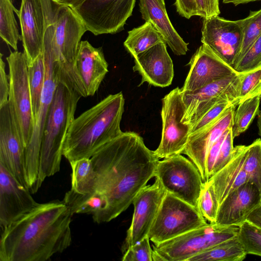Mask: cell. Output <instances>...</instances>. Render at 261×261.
Listing matches in <instances>:
<instances>
[{"instance_id": "obj_13", "label": "cell", "mask_w": 261, "mask_h": 261, "mask_svg": "<svg viewBox=\"0 0 261 261\" xmlns=\"http://www.w3.org/2000/svg\"><path fill=\"white\" fill-rule=\"evenodd\" d=\"M201 34L202 43L233 67L243 42L241 19L230 20L219 16L203 18Z\"/></svg>"}, {"instance_id": "obj_1", "label": "cell", "mask_w": 261, "mask_h": 261, "mask_svg": "<svg viewBox=\"0 0 261 261\" xmlns=\"http://www.w3.org/2000/svg\"><path fill=\"white\" fill-rule=\"evenodd\" d=\"M96 174L95 191L107 206L95 222H108L125 211L153 177L159 158L133 132L122 134L91 157Z\"/></svg>"}, {"instance_id": "obj_15", "label": "cell", "mask_w": 261, "mask_h": 261, "mask_svg": "<svg viewBox=\"0 0 261 261\" xmlns=\"http://www.w3.org/2000/svg\"><path fill=\"white\" fill-rule=\"evenodd\" d=\"M239 73L211 83L195 91L181 92L185 107L182 122L191 126L219 102L227 99H239Z\"/></svg>"}, {"instance_id": "obj_20", "label": "cell", "mask_w": 261, "mask_h": 261, "mask_svg": "<svg viewBox=\"0 0 261 261\" xmlns=\"http://www.w3.org/2000/svg\"><path fill=\"white\" fill-rule=\"evenodd\" d=\"M166 45L165 41L159 42L134 58L133 70L142 77L139 85L147 82L163 88L171 84L174 77L173 64Z\"/></svg>"}, {"instance_id": "obj_22", "label": "cell", "mask_w": 261, "mask_h": 261, "mask_svg": "<svg viewBox=\"0 0 261 261\" xmlns=\"http://www.w3.org/2000/svg\"><path fill=\"white\" fill-rule=\"evenodd\" d=\"M238 105L231 106L218 120L202 131L190 135L182 152L186 154L199 171L203 182L206 181V160L214 143L228 129L231 128L235 110Z\"/></svg>"}, {"instance_id": "obj_40", "label": "cell", "mask_w": 261, "mask_h": 261, "mask_svg": "<svg viewBox=\"0 0 261 261\" xmlns=\"http://www.w3.org/2000/svg\"><path fill=\"white\" fill-rule=\"evenodd\" d=\"M123 261H153V249L146 236L139 242L129 247L123 253Z\"/></svg>"}, {"instance_id": "obj_34", "label": "cell", "mask_w": 261, "mask_h": 261, "mask_svg": "<svg viewBox=\"0 0 261 261\" xmlns=\"http://www.w3.org/2000/svg\"><path fill=\"white\" fill-rule=\"evenodd\" d=\"M244 168L249 181L255 185L261 195V138L248 145Z\"/></svg>"}, {"instance_id": "obj_28", "label": "cell", "mask_w": 261, "mask_h": 261, "mask_svg": "<svg viewBox=\"0 0 261 261\" xmlns=\"http://www.w3.org/2000/svg\"><path fill=\"white\" fill-rule=\"evenodd\" d=\"M162 41L165 40L161 34L151 23L145 22L128 32V36L123 44L126 50L134 58Z\"/></svg>"}, {"instance_id": "obj_38", "label": "cell", "mask_w": 261, "mask_h": 261, "mask_svg": "<svg viewBox=\"0 0 261 261\" xmlns=\"http://www.w3.org/2000/svg\"><path fill=\"white\" fill-rule=\"evenodd\" d=\"M238 238L247 254L261 257V230L246 221L240 226Z\"/></svg>"}, {"instance_id": "obj_27", "label": "cell", "mask_w": 261, "mask_h": 261, "mask_svg": "<svg viewBox=\"0 0 261 261\" xmlns=\"http://www.w3.org/2000/svg\"><path fill=\"white\" fill-rule=\"evenodd\" d=\"M246 255L237 236L195 255L188 261H242Z\"/></svg>"}, {"instance_id": "obj_45", "label": "cell", "mask_w": 261, "mask_h": 261, "mask_svg": "<svg viewBox=\"0 0 261 261\" xmlns=\"http://www.w3.org/2000/svg\"><path fill=\"white\" fill-rule=\"evenodd\" d=\"M246 221L261 230V204L251 213Z\"/></svg>"}, {"instance_id": "obj_25", "label": "cell", "mask_w": 261, "mask_h": 261, "mask_svg": "<svg viewBox=\"0 0 261 261\" xmlns=\"http://www.w3.org/2000/svg\"><path fill=\"white\" fill-rule=\"evenodd\" d=\"M142 18L149 22L163 36L174 54H187L188 43H186L175 30L168 16L165 0H139Z\"/></svg>"}, {"instance_id": "obj_8", "label": "cell", "mask_w": 261, "mask_h": 261, "mask_svg": "<svg viewBox=\"0 0 261 261\" xmlns=\"http://www.w3.org/2000/svg\"><path fill=\"white\" fill-rule=\"evenodd\" d=\"M208 223L197 207L166 192L148 236L158 245Z\"/></svg>"}, {"instance_id": "obj_2", "label": "cell", "mask_w": 261, "mask_h": 261, "mask_svg": "<svg viewBox=\"0 0 261 261\" xmlns=\"http://www.w3.org/2000/svg\"><path fill=\"white\" fill-rule=\"evenodd\" d=\"M72 213L62 201L37 204L1 228V261H45L72 242Z\"/></svg>"}, {"instance_id": "obj_48", "label": "cell", "mask_w": 261, "mask_h": 261, "mask_svg": "<svg viewBox=\"0 0 261 261\" xmlns=\"http://www.w3.org/2000/svg\"><path fill=\"white\" fill-rule=\"evenodd\" d=\"M257 126L258 129V135L261 137V110L259 112L258 114Z\"/></svg>"}, {"instance_id": "obj_43", "label": "cell", "mask_w": 261, "mask_h": 261, "mask_svg": "<svg viewBox=\"0 0 261 261\" xmlns=\"http://www.w3.org/2000/svg\"><path fill=\"white\" fill-rule=\"evenodd\" d=\"M0 54V107L9 101L10 92L9 75L6 72V64Z\"/></svg>"}, {"instance_id": "obj_3", "label": "cell", "mask_w": 261, "mask_h": 261, "mask_svg": "<svg viewBox=\"0 0 261 261\" xmlns=\"http://www.w3.org/2000/svg\"><path fill=\"white\" fill-rule=\"evenodd\" d=\"M124 102L121 92L110 94L74 119L63 147V155L69 162L91 158L100 147L122 134Z\"/></svg>"}, {"instance_id": "obj_30", "label": "cell", "mask_w": 261, "mask_h": 261, "mask_svg": "<svg viewBox=\"0 0 261 261\" xmlns=\"http://www.w3.org/2000/svg\"><path fill=\"white\" fill-rule=\"evenodd\" d=\"M16 9L12 0H0V36L14 50H17L18 42L21 40L14 15Z\"/></svg>"}, {"instance_id": "obj_33", "label": "cell", "mask_w": 261, "mask_h": 261, "mask_svg": "<svg viewBox=\"0 0 261 261\" xmlns=\"http://www.w3.org/2000/svg\"><path fill=\"white\" fill-rule=\"evenodd\" d=\"M241 20L243 29V42L236 64L261 35V9L250 11L249 15Z\"/></svg>"}, {"instance_id": "obj_17", "label": "cell", "mask_w": 261, "mask_h": 261, "mask_svg": "<svg viewBox=\"0 0 261 261\" xmlns=\"http://www.w3.org/2000/svg\"><path fill=\"white\" fill-rule=\"evenodd\" d=\"M189 65L190 70L180 88L181 92L194 91L214 82L239 73L203 43L193 55Z\"/></svg>"}, {"instance_id": "obj_42", "label": "cell", "mask_w": 261, "mask_h": 261, "mask_svg": "<svg viewBox=\"0 0 261 261\" xmlns=\"http://www.w3.org/2000/svg\"><path fill=\"white\" fill-rule=\"evenodd\" d=\"M198 15L203 18L220 14L219 0H195Z\"/></svg>"}, {"instance_id": "obj_32", "label": "cell", "mask_w": 261, "mask_h": 261, "mask_svg": "<svg viewBox=\"0 0 261 261\" xmlns=\"http://www.w3.org/2000/svg\"><path fill=\"white\" fill-rule=\"evenodd\" d=\"M261 95L246 99L239 103L236 109L231 127L234 138L245 132L258 113Z\"/></svg>"}, {"instance_id": "obj_23", "label": "cell", "mask_w": 261, "mask_h": 261, "mask_svg": "<svg viewBox=\"0 0 261 261\" xmlns=\"http://www.w3.org/2000/svg\"><path fill=\"white\" fill-rule=\"evenodd\" d=\"M77 74L87 97L95 94L109 71L102 48L81 41L75 61Z\"/></svg>"}, {"instance_id": "obj_26", "label": "cell", "mask_w": 261, "mask_h": 261, "mask_svg": "<svg viewBox=\"0 0 261 261\" xmlns=\"http://www.w3.org/2000/svg\"><path fill=\"white\" fill-rule=\"evenodd\" d=\"M63 201L73 214H91L95 222L107 206L104 197L95 191L90 193L80 194L70 189L66 193Z\"/></svg>"}, {"instance_id": "obj_36", "label": "cell", "mask_w": 261, "mask_h": 261, "mask_svg": "<svg viewBox=\"0 0 261 261\" xmlns=\"http://www.w3.org/2000/svg\"><path fill=\"white\" fill-rule=\"evenodd\" d=\"M239 73L238 98L240 102L261 95V67Z\"/></svg>"}, {"instance_id": "obj_46", "label": "cell", "mask_w": 261, "mask_h": 261, "mask_svg": "<svg viewBox=\"0 0 261 261\" xmlns=\"http://www.w3.org/2000/svg\"><path fill=\"white\" fill-rule=\"evenodd\" d=\"M53 3L60 6H67L75 9L86 0H50Z\"/></svg>"}, {"instance_id": "obj_16", "label": "cell", "mask_w": 261, "mask_h": 261, "mask_svg": "<svg viewBox=\"0 0 261 261\" xmlns=\"http://www.w3.org/2000/svg\"><path fill=\"white\" fill-rule=\"evenodd\" d=\"M159 180L143 187L135 197L130 225L121 246L122 254L130 246L148 236L166 193Z\"/></svg>"}, {"instance_id": "obj_19", "label": "cell", "mask_w": 261, "mask_h": 261, "mask_svg": "<svg viewBox=\"0 0 261 261\" xmlns=\"http://www.w3.org/2000/svg\"><path fill=\"white\" fill-rule=\"evenodd\" d=\"M15 13L19 20L23 53L28 65L43 50L45 24L40 0H21L20 9Z\"/></svg>"}, {"instance_id": "obj_10", "label": "cell", "mask_w": 261, "mask_h": 261, "mask_svg": "<svg viewBox=\"0 0 261 261\" xmlns=\"http://www.w3.org/2000/svg\"><path fill=\"white\" fill-rule=\"evenodd\" d=\"M154 177L166 192L197 207V202L204 182L193 162L181 154L159 161Z\"/></svg>"}, {"instance_id": "obj_39", "label": "cell", "mask_w": 261, "mask_h": 261, "mask_svg": "<svg viewBox=\"0 0 261 261\" xmlns=\"http://www.w3.org/2000/svg\"><path fill=\"white\" fill-rule=\"evenodd\" d=\"M261 67V35L233 67L238 73Z\"/></svg>"}, {"instance_id": "obj_18", "label": "cell", "mask_w": 261, "mask_h": 261, "mask_svg": "<svg viewBox=\"0 0 261 261\" xmlns=\"http://www.w3.org/2000/svg\"><path fill=\"white\" fill-rule=\"evenodd\" d=\"M30 190L0 164V225L5 227L32 210L37 202Z\"/></svg>"}, {"instance_id": "obj_4", "label": "cell", "mask_w": 261, "mask_h": 261, "mask_svg": "<svg viewBox=\"0 0 261 261\" xmlns=\"http://www.w3.org/2000/svg\"><path fill=\"white\" fill-rule=\"evenodd\" d=\"M82 96L63 77L57 85L46 119L40 152L39 184L59 171L63 147Z\"/></svg>"}, {"instance_id": "obj_37", "label": "cell", "mask_w": 261, "mask_h": 261, "mask_svg": "<svg viewBox=\"0 0 261 261\" xmlns=\"http://www.w3.org/2000/svg\"><path fill=\"white\" fill-rule=\"evenodd\" d=\"M197 208L208 223H216L219 203L213 187L209 181L204 182L198 199Z\"/></svg>"}, {"instance_id": "obj_11", "label": "cell", "mask_w": 261, "mask_h": 261, "mask_svg": "<svg viewBox=\"0 0 261 261\" xmlns=\"http://www.w3.org/2000/svg\"><path fill=\"white\" fill-rule=\"evenodd\" d=\"M185 105L180 88L176 87L162 99V132L160 143L154 151L159 159L182 154L190 135L191 126L182 121Z\"/></svg>"}, {"instance_id": "obj_12", "label": "cell", "mask_w": 261, "mask_h": 261, "mask_svg": "<svg viewBox=\"0 0 261 261\" xmlns=\"http://www.w3.org/2000/svg\"><path fill=\"white\" fill-rule=\"evenodd\" d=\"M136 0H86L73 9L87 31L94 35L116 34L123 30Z\"/></svg>"}, {"instance_id": "obj_6", "label": "cell", "mask_w": 261, "mask_h": 261, "mask_svg": "<svg viewBox=\"0 0 261 261\" xmlns=\"http://www.w3.org/2000/svg\"><path fill=\"white\" fill-rule=\"evenodd\" d=\"M42 53L45 66L44 85L39 109L34 120L31 138L24 152L27 180L29 189L32 193H36L40 187L39 184V172L42 139L48 111L61 77L60 68L56 60L51 42L49 38L43 40Z\"/></svg>"}, {"instance_id": "obj_7", "label": "cell", "mask_w": 261, "mask_h": 261, "mask_svg": "<svg viewBox=\"0 0 261 261\" xmlns=\"http://www.w3.org/2000/svg\"><path fill=\"white\" fill-rule=\"evenodd\" d=\"M239 226L208 223L170 240L154 245L153 261H188L210 247L238 236Z\"/></svg>"}, {"instance_id": "obj_5", "label": "cell", "mask_w": 261, "mask_h": 261, "mask_svg": "<svg viewBox=\"0 0 261 261\" xmlns=\"http://www.w3.org/2000/svg\"><path fill=\"white\" fill-rule=\"evenodd\" d=\"M48 27L55 59L62 77L82 97H87L75 68L81 39L87 31L84 23L72 8L61 6L54 23Z\"/></svg>"}, {"instance_id": "obj_14", "label": "cell", "mask_w": 261, "mask_h": 261, "mask_svg": "<svg viewBox=\"0 0 261 261\" xmlns=\"http://www.w3.org/2000/svg\"><path fill=\"white\" fill-rule=\"evenodd\" d=\"M24 151L14 115L8 101L0 107V164L20 184L29 189Z\"/></svg>"}, {"instance_id": "obj_29", "label": "cell", "mask_w": 261, "mask_h": 261, "mask_svg": "<svg viewBox=\"0 0 261 261\" xmlns=\"http://www.w3.org/2000/svg\"><path fill=\"white\" fill-rule=\"evenodd\" d=\"M71 168V190L80 194L95 191L96 174L90 158H82L69 162Z\"/></svg>"}, {"instance_id": "obj_47", "label": "cell", "mask_w": 261, "mask_h": 261, "mask_svg": "<svg viewBox=\"0 0 261 261\" xmlns=\"http://www.w3.org/2000/svg\"><path fill=\"white\" fill-rule=\"evenodd\" d=\"M260 0H222L224 4H232L234 6Z\"/></svg>"}, {"instance_id": "obj_24", "label": "cell", "mask_w": 261, "mask_h": 261, "mask_svg": "<svg viewBox=\"0 0 261 261\" xmlns=\"http://www.w3.org/2000/svg\"><path fill=\"white\" fill-rule=\"evenodd\" d=\"M247 149L244 145L234 147L227 163L207 181L213 187L219 206L230 193L249 181L244 168Z\"/></svg>"}, {"instance_id": "obj_9", "label": "cell", "mask_w": 261, "mask_h": 261, "mask_svg": "<svg viewBox=\"0 0 261 261\" xmlns=\"http://www.w3.org/2000/svg\"><path fill=\"white\" fill-rule=\"evenodd\" d=\"M6 60L10 79L9 102L25 150L34 124L28 64L24 53L18 50L10 51Z\"/></svg>"}, {"instance_id": "obj_31", "label": "cell", "mask_w": 261, "mask_h": 261, "mask_svg": "<svg viewBox=\"0 0 261 261\" xmlns=\"http://www.w3.org/2000/svg\"><path fill=\"white\" fill-rule=\"evenodd\" d=\"M28 72L34 121L40 105L45 79V66L43 53L28 65Z\"/></svg>"}, {"instance_id": "obj_44", "label": "cell", "mask_w": 261, "mask_h": 261, "mask_svg": "<svg viewBox=\"0 0 261 261\" xmlns=\"http://www.w3.org/2000/svg\"><path fill=\"white\" fill-rule=\"evenodd\" d=\"M174 5L177 13L182 17L190 19L198 15L195 0H175Z\"/></svg>"}, {"instance_id": "obj_35", "label": "cell", "mask_w": 261, "mask_h": 261, "mask_svg": "<svg viewBox=\"0 0 261 261\" xmlns=\"http://www.w3.org/2000/svg\"><path fill=\"white\" fill-rule=\"evenodd\" d=\"M239 102L238 98H230L222 100L215 105L191 126L190 136L208 127L221 118L231 106L238 105Z\"/></svg>"}, {"instance_id": "obj_21", "label": "cell", "mask_w": 261, "mask_h": 261, "mask_svg": "<svg viewBox=\"0 0 261 261\" xmlns=\"http://www.w3.org/2000/svg\"><path fill=\"white\" fill-rule=\"evenodd\" d=\"M261 204V195L250 181L230 193L219 205L216 224L240 226L251 213Z\"/></svg>"}, {"instance_id": "obj_41", "label": "cell", "mask_w": 261, "mask_h": 261, "mask_svg": "<svg viewBox=\"0 0 261 261\" xmlns=\"http://www.w3.org/2000/svg\"><path fill=\"white\" fill-rule=\"evenodd\" d=\"M233 139L230 128L228 129L221 145L211 177L222 168L230 160L234 148Z\"/></svg>"}]
</instances>
